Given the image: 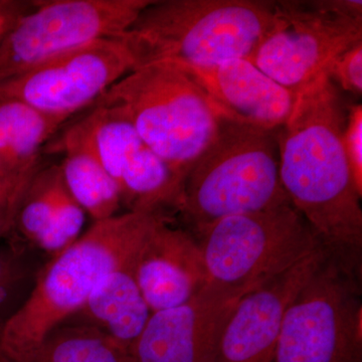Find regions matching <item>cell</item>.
<instances>
[{
	"instance_id": "cell-20",
	"label": "cell",
	"mask_w": 362,
	"mask_h": 362,
	"mask_svg": "<svg viewBox=\"0 0 362 362\" xmlns=\"http://www.w3.org/2000/svg\"><path fill=\"white\" fill-rule=\"evenodd\" d=\"M66 187L58 164L40 165L28 181L14 216L11 246L33 249L54 216Z\"/></svg>"
},
{
	"instance_id": "cell-2",
	"label": "cell",
	"mask_w": 362,
	"mask_h": 362,
	"mask_svg": "<svg viewBox=\"0 0 362 362\" xmlns=\"http://www.w3.org/2000/svg\"><path fill=\"white\" fill-rule=\"evenodd\" d=\"M156 214L127 213L95 221L37 272L25 301L0 328V362H32L45 337L87 301L104 276L130 264Z\"/></svg>"
},
{
	"instance_id": "cell-5",
	"label": "cell",
	"mask_w": 362,
	"mask_h": 362,
	"mask_svg": "<svg viewBox=\"0 0 362 362\" xmlns=\"http://www.w3.org/2000/svg\"><path fill=\"white\" fill-rule=\"evenodd\" d=\"M292 204L280 178L277 130L221 118L183 185L178 214L192 230L226 216Z\"/></svg>"
},
{
	"instance_id": "cell-27",
	"label": "cell",
	"mask_w": 362,
	"mask_h": 362,
	"mask_svg": "<svg viewBox=\"0 0 362 362\" xmlns=\"http://www.w3.org/2000/svg\"><path fill=\"white\" fill-rule=\"evenodd\" d=\"M33 1H18L9 0L4 8L0 9V40L11 28L23 14L32 9Z\"/></svg>"
},
{
	"instance_id": "cell-22",
	"label": "cell",
	"mask_w": 362,
	"mask_h": 362,
	"mask_svg": "<svg viewBox=\"0 0 362 362\" xmlns=\"http://www.w3.org/2000/svg\"><path fill=\"white\" fill-rule=\"evenodd\" d=\"M30 251L0 247V328L25 301L37 275Z\"/></svg>"
},
{
	"instance_id": "cell-28",
	"label": "cell",
	"mask_w": 362,
	"mask_h": 362,
	"mask_svg": "<svg viewBox=\"0 0 362 362\" xmlns=\"http://www.w3.org/2000/svg\"><path fill=\"white\" fill-rule=\"evenodd\" d=\"M33 175V173L32 175L25 176V177H14L0 162V199L13 194L16 190L25 187Z\"/></svg>"
},
{
	"instance_id": "cell-18",
	"label": "cell",
	"mask_w": 362,
	"mask_h": 362,
	"mask_svg": "<svg viewBox=\"0 0 362 362\" xmlns=\"http://www.w3.org/2000/svg\"><path fill=\"white\" fill-rule=\"evenodd\" d=\"M183 185L168 163L145 144L126 162L118 180L121 204L128 211L163 216L168 211H180Z\"/></svg>"
},
{
	"instance_id": "cell-25",
	"label": "cell",
	"mask_w": 362,
	"mask_h": 362,
	"mask_svg": "<svg viewBox=\"0 0 362 362\" xmlns=\"http://www.w3.org/2000/svg\"><path fill=\"white\" fill-rule=\"evenodd\" d=\"M343 145L352 175L362 192V106L356 104L347 109Z\"/></svg>"
},
{
	"instance_id": "cell-23",
	"label": "cell",
	"mask_w": 362,
	"mask_h": 362,
	"mask_svg": "<svg viewBox=\"0 0 362 362\" xmlns=\"http://www.w3.org/2000/svg\"><path fill=\"white\" fill-rule=\"evenodd\" d=\"M85 214L66 189L49 225L35 242L33 249L49 255V259L65 251L80 238Z\"/></svg>"
},
{
	"instance_id": "cell-24",
	"label": "cell",
	"mask_w": 362,
	"mask_h": 362,
	"mask_svg": "<svg viewBox=\"0 0 362 362\" xmlns=\"http://www.w3.org/2000/svg\"><path fill=\"white\" fill-rule=\"evenodd\" d=\"M326 75L333 84L352 94L362 92V42L352 45L333 59Z\"/></svg>"
},
{
	"instance_id": "cell-19",
	"label": "cell",
	"mask_w": 362,
	"mask_h": 362,
	"mask_svg": "<svg viewBox=\"0 0 362 362\" xmlns=\"http://www.w3.org/2000/svg\"><path fill=\"white\" fill-rule=\"evenodd\" d=\"M59 165L66 192L93 220L118 214L122 206L118 183L90 153L70 150Z\"/></svg>"
},
{
	"instance_id": "cell-7",
	"label": "cell",
	"mask_w": 362,
	"mask_h": 362,
	"mask_svg": "<svg viewBox=\"0 0 362 362\" xmlns=\"http://www.w3.org/2000/svg\"><path fill=\"white\" fill-rule=\"evenodd\" d=\"M361 269L325 252L283 317L273 362H361Z\"/></svg>"
},
{
	"instance_id": "cell-4",
	"label": "cell",
	"mask_w": 362,
	"mask_h": 362,
	"mask_svg": "<svg viewBox=\"0 0 362 362\" xmlns=\"http://www.w3.org/2000/svg\"><path fill=\"white\" fill-rule=\"evenodd\" d=\"M93 105L129 121L142 142L183 182L221 120L194 78L171 62L135 69Z\"/></svg>"
},
{
	"instance_id": "cell-17",
	"label": "cell",
	"mask_w": 362,
	"mask_h": 362,
	"mask_svg": "<svg viewBox=\"0 0 362 362\" xmlns=\"http://www.w3.org/2000/svg\"><path fill=\"white\" fill-rule=\"evenodd\" d=\"M66 121L14 99H0V162L14 177L32 175L40 154Z\"/></svg>"
},
{
	"instance_id": "cell-8",
	"label": "cell",
	"mask_w": 362,
	"mask_h": 362,
	"mask_svg": "<svg viewBox=\"0 0 362 362\" xmlns=\"http://www.w3.org/2000/svg\"><path fill=\"white\" fill-rule=\"evenodd\" d=\"M361 42V0L275 1L270 28L247 61L297 94Z\"/></svg>"
},
{
	"instance_id": "cell-16",
	"label": "cell",
	"mask_w": 362,
	"mask_h": 362,
	"mask_svg": "<svg viewBox=\"0 0 362 362\" xmlns=\"http://www.w3.org/2000/svg\"><path fill=\"white\" fill-rule=\"evenodd\" d=\"M143 145L129 121L111 109L92 105L87 115L66 128L54 142L47 143L44 150L47 153L88 152L118 183L126 162Z\"/></svg>"
},
{
	"instance_id": "cell-10",
	"label": "cell",
	"mask_w": 362,
	"mask_h": 362,
	"mask_svg": "<svg viewBox=\"0 0 362 362\" xmlns=\"http://www.w3.org/2000/svg\"><path fill=\"white\" fill-rule=\"evenodd\" d=\"M133 70L121 40H98L1 83L0 99L18 100L68 121Z\"/></svg>"
},
{
	"instance_id": "cell-14",
	"label": "cell",
	"mask_w": 362,
	"mask_h": 362,
	"mask_svg": "<svg viewBox=\"0 0 362 362\" xmlns=\"http://www.w3.org/2000/svg\"><path fill=\"white\" fill-rule=\"evenodd\" d=\"M133 273L152 313L187 303L207 284L201 247L194 235L156 223L133 261Z\"/></svg>"
},
{
	"instance_id": "cell-3",
	"label": "cell",
	"mask_w": 362,
	"mask_h": 362,
	"mask_svg": "<svg viewBox=\"0 0 362 362\" xmlns=\"http://www.w3.org/2000/svg\"><path fill=\"white\" fill-rule=\"evenodd\" d=\"M275 1L151 0L117 39L135 69L173 62L211 66L249 59L270 28Z\"/></svg>"
},
{
	"instance_id": "cell-9",
	"label": "cell",
	"mask_w": 362,
	"mask_h": 362,
	"mask_svg": "<svg viewBox=\"0 0 362 362\" xmlns=\"http://www.w3.org/2000/svg\"><path fill=\"white\" fill-rule=\"evenodd\" d=\"M151 0H39L0 40V84L125 32Z\"/></svg>"
},
{
	"instance_id": "cell-13",
	"label": "cell",
	"mask_w": 362,
	"mask_h": 362,
	"mask_svg": "<svg viewBox=\"0 0 362 362\" xmlns=\"http://www.w3.org/2000/svg\"><path fill=\"white\" fill-rule=\"evenodd\" d=\"M175 64L194 78L226 120L276 131L291 115L296 93L277 84L247 59L202 66Z\"/></svg>"
},
{
	"instance_id": "cell-11",
	"label": "cell",
	"mask_w": 362,
	"mask_h": 362,
	"mask_svg": "<svg viewBox=\"0 0 362 362\" xmlns=\"http://www.w3.org/2000/svg\"><path fill=\"white\" fill-rule=\"evenodd\" d=\"M244 290L209 284L187 303L153 312L132 350L136 362H214Z\"/></svg>"
},
{
	"instance_id": "cell-29",
	"label": "cell",
	"mask_w": 362,
	"mask_h": 362,
	"mask_svg": "<svg viewBox=\"0 0 362 362\" xmlns=\"http://www.w3.org/2000/svg\"><path fill=\"white\" fill-rule=\"evenodd\" d=\"M8 2L9 0H0V9H2L4 8V7H6Z\"/></svg>"
},
{
	"instance_id": "cell-6",
	"label": "cell",
	"mask_w": 362,
	"mask_h": 362,
	"mask_svg": "<svg viewBox=\"0 0 362 362\" xmlns=\"http://www.w3.org/2000/svg\"><path fill=\"white\" fill-rule=\"evenodd\" d=\"M211 284L252 291L320 247L293 204L226 216L192 230Z\"/></svg>"
},
{
	"instance_id": "cell-15",
	"label": "cell",
	"mask_w": 362,
	"mask_h": 362,
	"mask_svg": "<svg viewBox=\"0 0 362 362\" xmlns=\"http://www.w3.org/2000/svg\"><path fill=\"white\" fill-rule=\"evenodd\" d=\"M132 266L131 262L104 276L82 308L66 320L101 331L131 352L152 314Z\"/></svg>"
},
{
	"instance_id": "cell-21",
	"label": "cell",
	"mask_w": 362,
	"mask_h": 362,
	"mask_svg": "<svg viewBox=\"0 0 362 362\" xmlns=\"http://www.w3.org/2000/svg\"><path fill=\"white\" fill-rule=\"evenodd\" d=\"M32 362H136L132 352L103 332L66 321L45 337Z\"/></svg>"
},
{
	"instance_id": "cell-26",
	"label": "cell",
	"mask_w": 362,
	"mask_h": 362,
	"mask_svg": "<svg viewBox=\"0 0 362 362\" xmlns=\"http://www.w3.org/2000/svg\"><path fill=\"white\" fill-rule=\"evenodd\" d=\"M26 185L16 190L13 194L0 199V238L9 237L11 235L16 209Z\"/></svg>"
},
{
	"instance_id": "cell-1",
	"label": "cell",
	"mask_w": 362,
	"mask_h": 362,
	"mask_svg": "<svg viewBox=\"0 0 362 362\" xmlns=\"http://www.w3.org/2000/svg\"><path fill=\"white\" fill-rule=\"evenodd\" d=\"M346 109L327 75L297 93L277 130L280 178L324 251L361 269L362 192L343 145Z\"/></svg>"
},
{
	"instance_id": "cell-12",
	"label": "cell",
	"mask_w": 362,
	"mask_h": 362,
	"mask_svg": "<svg viewBox=\"0 0 362 362\" xmlns=\"http://www.w3.org/2000/svg\"><path fill=\"white\" fill-rule=\"evenodd\" d=\"M324 257L318 247L240 298L221 333L214 362H273L286 309Z\"/></svg>"
}]
</instances>
